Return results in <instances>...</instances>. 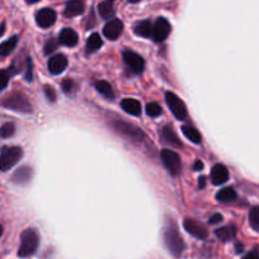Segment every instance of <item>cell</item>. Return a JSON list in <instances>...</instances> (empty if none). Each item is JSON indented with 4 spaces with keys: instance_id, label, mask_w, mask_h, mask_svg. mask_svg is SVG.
Returning a JSON list of instances; mask_svg holds the SVG:
<instances>
[{
    "instance_id": "obj_24",
    "label": "cell",
    "mask_w": 259,
    "mask_h": 259,
    "mask_svg": "<svg viewBox=\"0 0 259 259\" xmlns=\"http://www.w3.org/2000/svg\"><path fill=\"white\" fill-rule=\"evenodd\" d=\"M95 88H96V90H98L101 95L105 96V98H108V99L114 98L113 86H111L109 82H106V81H103V80L96 81Z\"/></svg>"
},
{
    "instance_id": "obj_16",
    "label": "cell",
    "mask_w": 259,
    "mask_h": 259,
    "mask_svg": "<svg viewBox=\"0 0 259 259\" xmlns=\"http://www.w3.org/2000/svg\"><path fill=\"white\" fill-rule=\"evenodd\" d=\"M85 10V4L80 0H72V2L67 3L65 8V15L66 17H77V15H81Z\"/></svg>"
},
{
    "instance_id": "obj_25",
    "label": "cell",
    "mask_w": 259,
    "mask_h": 259,
    "mask_svg": "<svg viewBox=\"0 0 259 259\" xmlns=\"http://www.w3.org/2000/svg\"><path fill=\"white\" fill-rule=\"evenodd\" d=\"M17 43H18V37L14 35V37L9 38L8 40L3 42L0 45V56H8L14 51V48L17 47Z\"/></svg>"
},
{
    "instance_id": "obj_27",
    "label": "cell",
    "mask_w": 259,
    "mask_h": 259,
    "mask_svg": "<svg viewBox=\"0 0 259 259\" xmlns=\"http://www.w3.org/2000/svg\"><path fill=\"white\" fill-rule=\"evenodd\" d=\"M249 223L254 230L259 232V206L253 207L249 212Z\"/></svg>"
},
{
    "instance_id": "obj_8",
    "label": "cell",
    "mask_w": 259,
    "mask_h": 259,
    "mask_svg": "<svg viewBox=\"0 0 259 259\" xmlns=\"http://www.w3.org/2000/svg\"><path fill=\"white\" fill-rule=\"evenodd\" d=\"M123 57L126 66H128L134 73H142V71L144 70V60L138 55V53L133 52V51H125V52L123 53Z\"/></svg>"
},
{
    "instance_id": "obj_29",
    "label": "cell",
    "mask_w": 259,
    "mask_h": 259,
    "mask_svg": "<svg viewBox=\"0 0 259 259\" xmlns=\"http://www.w3.org/2000/svg\"><path fill=\"white\" fill-rule=\"evenodd\" d=\"M14 132H15L14 124L7 123L0 128V137H2V138H9V137H12L13 134H14Z\"/></svg>"
},
{
    "instance_id": "obj_13",
    "label": "cell",
    "mask_w": 259,
    "mask_h": 259,
    "mask_svg": "<svg viewBox=\"0 0 259 259\" xmlns=\"http://www.w3.org/2000/svg\"><path fill=\"white\" fill-rule=\"evenodd\" d=\"M67 67V58L63 55H56L48 61V70L52 75H60Z\"/></svg>"
},
{
    "instance_id": "obj_33",
    "label": "cell",
    "mask_w": 259,
    "mask_h": 259,
    "mask_svg": "<svg viewBox=\"0 0 259 259\" xmlns=\"http://www.w3.org/2000/svg\"><path fill=\"white\" fill-rule=\"evenodd\" d=\"M62 89L66 94H71L73 91V81L70 78H66L62 82Z\"/></svg>"
},
{
    "instance_id": "obj_7",
    "label": "cell",
    "mask_w": 259,
    "mask_h": 259,
    "mask_svg": "<svg viewBox=\"0 0 259 259\" xmlns=\"http://www.w3.org/2000/svg\"><path fill=\"white\" fill-rule=\"evenodd\" d=\"M169 32H171V24L168 23V20L166 18H158L157 22L153 24V38L156 42H163L167 37H168Z\"/></svg>"
},
{
    "instance_id": "obj_26",
    "label": "cell",
    "mask_w": 259,
    "mask_h": 259,
    "mask_svg": "<svg viewBox=\"0 0 259 259\" xmlns=\"http://www.w3.org/2000/svg\"><path fill=\"white\" fill-rule=\"evenodd\" d=\"M98 9H99V13H100V15L103 18H110L111 15L114 14V4L111 2H109V0L100 3L98 7Z\"/></svg>"
},
{
    "instance_id": "obj_36",
    "label": "cell",
    "mask_w": 259,
    "mask_h": 259,
    "mask_svg": "<svg viewBox=\"0 0 259 259\" xmlns=\"http://www.w3.org/2000/svg\"><path fill=\"white\" fill-rule=\"evenodd\" d=\"M202 168H204V163L200 159H197L194 164V169L195 171H202Z\"/></svg>"
},
{
    "instance_id": "obj_34",
    "label": "cell",
    "mask_w": 259,
    "mask_h": 259,
    "mask_svg": "<svg viewBox=\"0 0 259 259\" xmlns=\"http://www.w3.org/2000/svg\"><path fill=\"white\" fill-rule=\"evenodd\" d=\"M223 219H224V218H223V215H220V214H214V215H212V217L209 219V223H210V224H219V223L223 222Z\"/></svg>"
},
{
    "instance_id": "obj_9",
    "label": "cell",
    "mask_w": 259,
    "mask_h": 259,
    "mask_svg": "<svg viewBox=\"0 0 259 259\" xmlns=\"http://www.w3.org/2000/svg\"><path fill=\"white\" fill-rule=\"evenodd\" d=\"M184 228L186 229L187 233L192 235V237L197 238V239H206L209 233H207L206 228L204 225L199 224L196 220L194 219H186L184 222Z\"/></svg>"
},
{
    "instance_id": "obj_40",
    "label": "cell",
    "mask_w": 259,
    "mask_h": 259,
    "mask_svg": "<svg viewBox=\"0 0 259 259\" xmlns=\"http://www.w3.org/2000/svg\"><path fill=\"white\" fill-rule=\"evenodd\" d=\"M2 234H3V227L0 225V237H2Z\"/></svg>"
},
{
    "instance_id": "obj_10",
    "label": "cell",
    "mask_w": 259,
    "mask_h": 259,
    "mask_svg": "<svg viewBox=\"0 0 259 259\" xmlns=\"http://www.w3.org/2000/svg\"><path fill=\"white\" fill-rule=\"evenodd\" d=\"M56 12L53 9H50V8H43L35 15V20H37V24L39 25L40 28H50L55 24L56 22Z\"/></svg>"
},
{
    "instance_id": "obj_28",
    "label": "cell",
    "mask_w": 259,
    "mask_h": 259,
    "mask_svg": "<svg viewBox=\"0 0 259 259\" xmlns=\"http://www.w3.org/2000/svg\"><path fill=\"white\" fill-rule=\"evenodd\" d=\"M146 111H147V114H148L149 116H152V118H157V116L161 115L162 108H161V105H159V104L151 103V104H148V105H147Z\"/></svg>"
},
{
    "instance_id": "obj_2",
    "label": "cell",
    "mask_w": 259,
    "mask_h": 259,
    "mask_svg": "<svg viewBox=\"0 0 259 259\" xmlns=\"http://www.w3.org/2000/svg\"><path fill=\"white\" fill-rule=\"evenodd\" d=\"M39 244V238L34 229H27L22 233L20 237V247L18 250L19 257H29L34 254Z\"/></svg>"
},
{
    "instance_id": "obj_11",
    "label": "cell",
    "mask_w": 259,
    "mask_h": 259,
    "mask_svg": "<svg viewBox=\"0 0 259 259\" xmlns=\"http://www.w3.org/2000/svg\"><path fill=\"white\" fill-rule=\"evenodd\" d=\"M124 24L120 19H113L110 22L106 23V25L104 27V35H105L108 39L115 40L120 37V34L123 33Z\"/></svg>"
},
{
    "instance_id": "obj_31",
    "label": "cell",
    "mask_w": 259,
    "mask_h": 259,
    "mask_svg": "<svg viewBox=\"0 0 259 259\" xmlns=\"http://www.w3.org/2000/svg\"><path fill=\"white\" fill-rule=\"evenodd\" d=\"M58 42L55 39H48L47 43L45 45V53L46 55H51V53L55 52L57 50Z\"/></svg>"
},
{
    "instance_id": "obj_30",
    "label": "cell",
    "mask_w": 259,
    "mask_h": 259,
    "mask_svg": "<svg viewBox=\"0 0 259 259\" xmlns=\"http://www.w3.org/2000/svg\"><path fill=\"white\" fill-rule=\"evenodd\" d=\"M10 73L7 70H0V91L4 90L9 82Z\"/></svg>"
},
{
    "instance_id": "obj_35",
    "label": "cell",
    "mask_w": 259,
    "mask_h": 259,
    "mask_svg": "<svg viewBox=\"0 0 259 259\" xmlns=\"http://www.w3.org/2000/svg\"><path fill=\"white\" fill-rule=\"evenodd\" d=\"M25 77H27L28 81L32 80V62H30V60H28L27 62V75H25Z\"/></svg>"
},
{
    "instance_id": "obj_18",
    "label": "cell",
    "mask_w": 259,
    "mask_h": 259,
    "mask_svg": "<svg viewBox=\"0 0 259 259\" xmlns=\"http://www.w3.org/2000/svg\"><path fill=\"white\" fill-rule=\"evenodd\" d=\"M217 237L219 238L223 242H228V240L234 239L235 235H237V229H235L234 225H228V227L220 228L215 232Z\"/></svg>"
},
{
    "instance_id": "obj_4",
    "label": "cell",
    "mask_w": 259,
    "mask_h": 259,
    "mask_svg": "<svg viewBox=\"0 0 259 259\" xmlns=\"http://www.w3.org/2000/svg\"><path fill=\"white\" fill-rule=\"evenodd\" d=\"M161 158L164 167L168 169V172L172 176H177L181 172V158H180V156L176 152L171 151V149H163L161 152Z\"/></svg>"
},
{
    "instance_id": "obj_39",
    "label": "cell",
    "mask_w": 259,
    "mask_h": 259,
    "mask_svg": "<svg viewBox=\"0 0 259 259\" xmlns=\"http://www.w3.org/2000/svg\"><path fill=\"white\" fill-rule=\"evenodd\" d=\"M4 29H5V23H3V24L0 25V35H2L3 33H4Z\"/></svg>"
},
{
    "instance_id": "obj_14",
    "label": "cell",
    "mask_w": 259,
    "mask_h": 259,
    "mask_svg": "<svg viewBox=\"0 0 259 259\" xmlns=\"http://www.w3.org/2000/svg\"><path fill=\"white\" fill-rule=\"evenodd\" d=\"M58 42L61 45L66 46V47H73V46L77 45L78 42V35L71 28H65L62 29V32L60 33V37H58Z\"/></svg>"
},
{
    "instance_id": "obj_5",
    "label": "cell",
    "mask_w": 259,
    "mask_h": 259,
    "mask_svg": "<svg viewBox=\"0 0 259 259\" xmlns=\"http://www.w3.org/2000/svg\"><path fill=\"white\" fill-rule=\"evenodd\" d=\"M5 108L13 109L15 111H20V113H30L32 111V106H30L29 101L22 94H14V95L9 96L7 100L3 103Z\"/></svg>"
},
{
    "instance_id": "obj_1",
    "label": "cell",
    "mask_w": 259,
    "mask_h": 259,
    "mask_svg": "<svg viewBox=\"0 0 259 259\" xmlns=\"http://www.w3.org/2000/svg\"><path fill=\"white\" fill-rule=\"evenodd\" d=\"M164 243L175 257H180L184 253L185 243L175 224H169L164 230Z\"/></svg>"
},
{
    "instance_id": "obj_37",
    "label": "cell",
    "mask_w": 259,
    "mask_h": 259,
    "mask_svg": "<svg viewBox=\"0 0 259 259\" xmlns=\"http://www.w3.org/2000/svg\"><path fill=\"white\" fill-rule=\"evenodd\" d=\"M243 259H259V255L255 253H248L247 255H244Z\"/></svg>"
},
{
    "instance_id": "obj_12",
    "label": "cell",
    "mask_w": 259,
    "mask_h": 259,
    "mask_svg": "<svg viewBox=\"0 0 259 259\" xmlns=\"http://www.w3.org/2000/svg\"><path fill=\"white\" fill-rule=\"evenodd\" d=\"M210 177H211V182L215 186H220L229 180V172L224 164H215L212 167Z\"/></svg>"
},
{
    "instance_id": "obj_21",
    "label": "cell",
    "mask_w": 259,
    "mask_h": 259,
    "mask_svg": "<svg viewBox=\"0 0 259 259\" xmlns=\"http://www.w3.org/2000/svg\"><path fill=\"white\" fill-rule=\"evenodd\" d=\"M162 138H163V141L166 142V143L171 144V146L174 147H181V142H180V139L177 138V136L175 134V132L172 131V128H169V126H164L163 129H162Z\"/></svg>"
},
{
    "instance_id": "obj_20",
    "label": "cell",
    "mask_w": 259,
    "mask_h": 259,
    "mask_svg": "<svg viewBox=\"0 0 259 259\" xmlns=\"http://www.w3.org/2000/svg\"><path fill=\"white\" fill-rule=\"evenodd\" d=\"M237 199V192L233 187H225L217 194V200L220 202H232Z\"/></svg>"
},
{
    "instance_id": "obj_19",
    "label": "cell",
    "mask_w": 259,
    "mask_h": 259,
    "mask_svg": "<svg viewBox=\"0 0 259 259\" xmlns=\"http://www.w3.org/2000/svg\"><path fill=\"white\" fill-rule=\"evenodd\" d=\"M134 32H136V34L141 35V37L151 38L152 34H153V24L151 23V20H143V22L137 25Z\"/></svg>"
},
{
    "instance_id": "obj_15",
    "label": "cell",
    "mask_w": 259,
    "mask_h": 259,
    "mask_svg": "<svg viewBox=\"0 0 259 259\" xmlns=\"http://www.w3.org/2000/svg\"><path fill=\"white\" fill-rule=\"evenodd\" d=\"M121 108H123L124 111H126V113L134 116L141 115L142 113L141 103L138 100H136V99H124L121 101Z\"/></svg>"
},
{
    "instance_id": "obj_6",
    "label": "cell",
    "mask_w": 259,
    "mask_h": 259,
    "mask_svg": "<svg viewBox=\"0 0 259 259\" xmlns=\"http://www.w3.org/2000/svg\"><path fill=\"white\" fill-rule=\"evenodd\" d=\"M166 101L168 108L171 109L174 115L176 116L179 120H184V119L186 118L187 116L186 105H185V103L179 98V96L168 91V93H166Z\"/></svg>"
},
{
    "instance_id": "obj_17",
    "label": "cell",
    "mask_w": 259,
    "mask_h": 259,
    "mask_svg": "<svg viewBox=\"0 0 259 259\" xmlns=\"http://www.w3.org/2000/svg\"><path fill=\"white\" fill-rule=\"evenodd\" d=\"M114 126L116 128V131L121 132L123 134H126L131 138H139V137H142V132L138 128H136L133 125H129L126 123H123V121H116L114 124Z\"/></svg>"
},
{
    "instance_id": "obj_3",
    "label": "cell",
    "mask_w": 259,
    "mask_h": 259,
    "mask_svg": "<svg viewBox=\"0 0 259 259\" xmlns=\"http://www.w3.org/2000/svg\"><path fill=\"white\" fill-rule=\"evenodd\" d=\"M23 151L19 147H9L5 148L0 154V171H9L20 161Z\"/></svg>"
},
{
    "instance_id": "obj_22",
    "label": "cell",
    "mask_w": 259,
    "mask_h": 259,
    "mask_svg": "<svg viewBox=\"0 0 259 259\" xmlns=\"http://www.w3.org/2000/svg\"><path fill=\"white\" fill-rule=\"evenodd\" d=\"M101 46H103V40H101L100 35L98 33H94V34H91L89 37L88 42H86V51L89 53L96 52L99 48H101Z\"/></svg>"
},
{
    "instance_id": "obj_23",
    "label": "cell",
    "mask_w": 259,
    "mask_h": 259,
    "mask_svg": "<svg viewBox=\"0 0 259 259\" xmlns=\"http://www.w3.org/2000/svg\"><path fill=\"white\" fill-rule=\"evenodd\" d=\"M182 133L185 134V137H186L187 139H190V141L194 142V143H201V134H200V132H197V129H195L194 126L184 125L182 126Z\"/></svg>"
},
{
    "instance_id": "obj_32",
    "label": "cell",
    "mask_w": 259,
    "mask_h": 259,
    "mask_svg": "<svg viewBox=\"0 0 259 259\" xmlns=\"http://www.w3.org/2000/svg\"><path fill=\"white\" fill-rule=\"evenodd\" d=\"M45 94H46V98L51 101V103H55L56 99H57V95H56V91L52 86H45Z\"/></svg>"
},
{
    "instance_id": "obj_38",
    "label": "cell",
    "mask_w": 259,
    "mask_h": 259,
    "mask_svg": "<svg viewBox=\"0 0 259 259\" xmlns=\"http://www.w3.org/2000/svg\"><path fill=\"white\" fill-rule=\"evenodd\" d=\"M205 181H206V179H205L204 176H201L199 179V186L200 187H205Z\"/></svg>"
}]
</instances>
